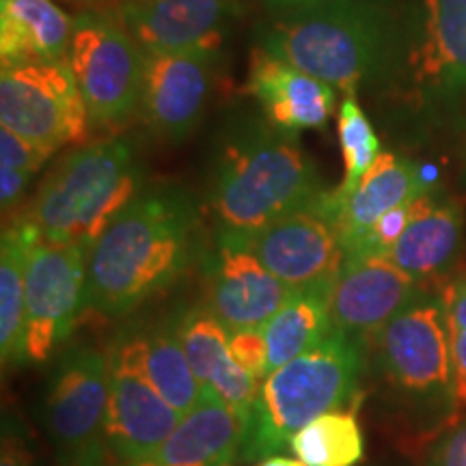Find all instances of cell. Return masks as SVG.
<instances>
[{
	"label": "cell",
	"instance_id": "obj_35",
	"mask_svg": "<svg viewBox=\"0 0 466 466\" xmlns=\"http://www.w3.org/2000/svg\"><path fill=\"white\" fill-rule=\"evenodd\" d=\"M442 305H445L447 322L453 329L466 330V275L453 277L442 285L439 291Z\"/></svg>",
	"mask_w": 466,
	"mask_h": 466
},
{
	"label": "cell",
	"instance_id": "obj_10",
	"mask_svg": "<svg viewBox=\"0 0 466 466\" xmlns=\"http://www.w3.org/2000/svg\"><path fill=\"white\" fill-rule=\"evenodd\" d=\"M0 126L50 154L83 141L91 121L67 61L3 66Z\"/></svg>",
	"mask_w": 466,
	"mask_h": 466
},
{
	"label": "cell",
	"instance_id": "obj_1",
	"mask_svg": "<svg viewBox=\"0 0 466 466\" xmlns=\"http://www.w3.org/2000/svg\"><path fill=\"white\" fill-rule=\"evenodd\" d=\"M199 212L179 188L143 190L93 242L83 313L106 319L167 291L195 259Z\"/></svg>",
	"mask_w": 466,
	"mask_h": 466
},
{
	"label": "cell",
	"instance_id": "obj_37",
	"mask_svg": "<svg viewBox=\"0 0 466 466\" xmlns=\"http://www.w3.org/2000/svg\"><path fill=\"white\" fill-rule=\"evenodd\" d=\"M261 3H264L266 7L275 9L279 14V11H294V9L311 7V5L324 3V0H261Z\"/></svg>",
	"mask_w": 466,
	"mask_h": 466
},
{
	"label": "cell",
	"instance_id": "obj_38",
	"mask_svg": "<svg viewBox=\"0 0 466 466\" xmlns=\"http://www.w3.org/2000/svg\"><path fill=\"white\" fill-rule=\"evenodd\" d=\"M255 466H305L299 458H285V456H268L264 460H259Z\"/></svg>",
	"mask_w": 466,
	"mask_h": 466
},
{
	"label": "cell",
	"instance_id": "obj_21",
	"mask_svg": "<svg viewBox=\"0 0 466 466\" xmlns=\"http://www.w3.org/2000/svg\"><path fill=\"white\" fill-rule=\"evenodd\" d=\"M72 33L74 17L55 0H0L3 66L67 61Z\"/></svg>",
	"mask_w": 466,
	"mask_h": 466
},
{
	"label": "cell",
	"instance_id": "obj_39",
	"mask_svg": "<svg viewBox=\"0 0 466 466\" xmlns=\"http://www.w3.org/2000/svg\"><path fill=\"white\" fill-rule=\"evenodd\" d=\"M76 3H97V0H76Z\"/></svg>",
	"mask_w": 466,
	"mask_h": 466
},
{
	"label": "cell",
	"instance_id": "obj_28",
	"mask_svg": "<svg viewBox=\"0 0 466 466\" xmlns=\"http://www.w3.org/2000/svg\"><path fill=\"white\" fill-rule=\"evenodd\" d=\"M192 374L201 387H208L229 359V330L208 307H192L173 319Z\"/></svg>",
	"mask_w": 466,
	"mask_h": 466
},
{
	"label": "cell",
	"instance_id": "obj_30",
	"mask_svg": "<svg viewBox=\"0 0 466 466\" xmlns=\"http://www.w3.org/2000/svg\"><path fill=\"white\" fill-rule=\"evenodd\" d=\"M229 357L248 371L250 376L264 382L270 374V363H268V346L261 329L240 330V333L229 335Z\"/></svg>",
	"mask_w": 466,
	"mask_h": 466
},
{
	"label": "cell",
	"instance_id": "obj_7",
	"mask_svg": "<svg viewBox=\"0 0 466 466\" xmlns=\"http://www.w3.org/2000/svg\"><path fill=\"white\" fill-rule=\"evenodd\" d=\"M391 83L417 110L466 100V0H417L401 26Z\"/></svg>",
	"mask_w": 466,
	"mask_h": 466
},
{
	"label": "cell",
	"instance_id": "obj_19",
	"mask_svg": "<svg viewBox=\"0 0 466 466\" xmlns=\"http://www.w3.org/2000/svg\"><path fill=\"white\" fill-rule=\"evenodd\" d=\"M244 436L242 419L209 387L173 434L149 456L126 466H236Z\"/></svg>",
	"mask_w": 466,
	"mask_h": 466
},
{
	"label": "cell",
	"instance_id": "obj_32",
	"mask_svg": "<svg viewBox=\"0 0 466 466\" xmlns=\"http://www.w3.org/2000/svg\"><path fill=\"white\" fill-rule=\"evenodd\" d=\"M423 466H466V415L430 445Z\"/></svg>",
	"mask_w": 466,
	"mask_h": 466
},
{
	"label": "cell",
	"instance_id": "obj_26",
	"mask_svg": "<svg viewBox=\"0 0 466 466\" xmlns=\"http://www.w3.org/2000/svg\"><path fill=\"white\" fill-rule=\"evenodd\" d=\"M289 450L305 466H357L365 439L354 412L330 410L294 434Z\"/></svg>",
	"mask_w": 466,
	"mask_h": 466
},
{
	"label": "cell",
	"instance_id": "obj_14",
	"mask_svg": "<svg viewBox=\"0 0 466 466\" xmlns=\"http://www.w3.org/2000/svg\"><path fill=\"white\" fill-rule=\"evenodd\" d=\"M184 415H179L138 365L126 346L116 341L108 350V410L106 439L115 466L134 464L162 445Z\"/></svg>",
	"mask_w": 466,
	"mask_h": 466
},
{
	"label": "cell",
	"instance_id": "obj_2",
	"mask_svg": "<svg viewBox=\"0 0 466 466\" xmlns=\"http://www.w3.org/2000/svg\"><path fill=\"white\" fill-rule=\"evenodd\" d=\"M400 35L384 0H324L279 11L259 28V48L348 96L391 78Z\"/></svg>",
	"mask_w": 466,
	"mask_h": 466
},
{
	"label": "cell",
	"instance_id": "obj_5",
	"mask_svg": "<svg viewBox=\"0 0 466 466\" xmlns=\"http://www.w3.org/2000/svg\"><path fill=\"white\" fill-rule=\"evenodd\" d=\"M365 359V343L335 329L316 348L272 370L244 423L238 464L275 456L313 419L352 404Z\"/></svg>",
	"mask_w": 466,
	"mask_h": 466
},
{
	"label": "cell",
	"instance_id": "obj_23",
	"mask_svg": "<svg viewBox=\"0 0 466 466\" xmlns=\"http://www.w3.org/2000/svg\"><path fill=\"white\" fill-rule=\"evenodd\" d=\"M143 376L154 384L156 391L171 404L179 415L188 412L201 401V384L192 374V367L179 341L175 322L141 329L119 339Z\"/></svg>",
	"mask_w": 466,
	"mask_h": 466
},
{
	"label": "cell",
	"instance_id": "obj_31",
	"mask_svg": "<svg viewBox=\"0 0 466 466\" xmlns=\"http://www.w3.org/2000/svg\"><path fill=\"white\" fill-rule=\"evenodd\" d=\"M50 156V151L37 147V145L0 126V168L35 175Z\"/></svg>",
	"mask_w": 466,
	"mask_h": 466
},
{
	"label": "cell",
	"instance_id": "obj_25",
	"mask_svg": "<svg viewBox=\"0 0 466 466\" xmlns=\"http://www.w3.org/2000/svg\"><path fill=\"white\" fill-rule=\"evenodd\" d=\"M270 371L322 343L335 330L330 291H296L264 326Z\"/></svg>",
	"mask_w": 466,
	"mask_h": 466
},
{
	"label": "cell",
	"instance_id": "obj_4",
	"mask_svg": "<svg viewBox=\"0 0 466 466\" xmlns=\"http://www.w3.org/2000/svg\"><path fill=\"white\" fill-rule=\"evenodd\" d=\"M143 171L127 141L108 138L72 149L50 168L15 220L39 240L86 247L141 195Z\"/></svg>",
	"mask_w": 466,
	"mask_h": 466
},
{
	"label": "cell",
	"instance_id": "obj_40",
	"mask_svg": "<svg viewBox=\"0 0 466 466\" xmlns=\"http://www.w3.org/2000/svg\"><path fill=\"white\" fill-rule=\"evenodd\" d=\"M464 175H466V173H464Z\"/></svg>",
	"mask_w": 466,
	"mask_h": 466
},
{
	"label": "cell",
	"instance_id": "obj_9",
	"mask_svg": "<svg viewBox=\"0 0 466 466\" xmlns=\"http://www.w3.org/2000/svg\"><path fill=\"white\" fill-rule=\"evenodd\" d=\"M67 66L91 126L115 127L138 113L145 52L115 15L85 11L74 17Z\"/></svg>",
	"mask_w": 466,
	"mask_h": 466
},
{
	"label": "cell",
	"instance_id": "obj_12",
	"mask_svg": "<svg viewBox=\"0 0 466 466\" xmlns=\"http://www.w3.org/2000/svg\"><path fill=\"white\" fill-rule=\"evenodd\" d=\"M86 247L35 238L26 259V363H48L83 313Z\"/></svg>",
	"mask_w": 466,
	"mask_h": 466
},
{
	"label": "cell",
	"instance_id": "obj_3",
	"mask_svg": "<svg viewBox=\"0 0 466 466\" xmlns=\"http://www.w3.org/2000/svg\"><path fill=\"white\" fill-rule=\"evenodd\" d=\"M329 190L296 134L250 121L227 138L217 162L209 209L220 233H248L316 206Z\"/></svg>",
	"mask_w": 466,
	"mask_h": 466
},
{
	"label": "cell",
	"instance_id": "obj_34",
	"mask_svg": "<svg viewBox=\"0 0 466 466\" xmlns=\"http://www.w3.org/2000/svg\"><path fill=\"white\" fill-rule=\"evenodd\" d=\"M453 363V408L456 419L466 412V330L450 326Z\"/></svg>",
	"mask_w": 466,
	"mask_h": 466
},
{
	"label": "cell",
	"instance_id": "obj_13",
	"mask_svg": "<svg viewBox=\"0 0 466 466\" xmlns=\"http://www.w3.org/2000/svg\"><path fill=\"white\" fill-rule=\"evenodd\" d=\"M220 46L145 55L143 96L138 115L156 137L184 141L208 106Z\"/></svg>",
	"mask_w": 466,
	"mask_h": 466
},
{
	"label": "cell",
	"instance_id": "obj_24",
	"mask_svg": "<svg viewBox=\"0 0 466 466\" xmlns=\"http://www.w3.org/2000/svg\"><path fill=\"white\" fill-rule=\"evenodd\" d=\"M37 233L14 220L0 244V360L5 370L26 363V259Z\"/></svg>",
	"mask_w": 466,
	"mask_h": 466
},
{
	"label": "cell",
	"instance_id": "obj_20",
	"mask_svg": "<svg viewBox=\"0 0 466 466\" xmlns=\"http://www.w3.org/2000/svg\"><path fill=\"white\" fill-rule=\"evenodd\" d=\"M428 188L421 177V165L401 158L393 151H382L374 167L365 173L357 188L346 199H333V190L329 192V208L339 231L343 250L357 244L376 220L389 209L415 201Z\"/></svg>",
	"mask_w": 466,
	"mask_h": 466
},
{
	"label": "cell",
	"instance_id": "obj_18",
	"mask_svg": "<svg viewBox=\"0 0 466 466\" xmlns=\"http://www.w3.org/2000/svg\"><path fill=\"white\" fill-rule=\"evenodd\" d=\"M248 91L261 104L266 119L289 134L326 126L337 106L333 86L261 48H255L250 63Z\"/></svg>",
	"mask_w": 466,
	"mask_h": 466
},
{
	"label": "cell",
	"instance_id": "obj_27",
	"mask_svg": "<svg viewBox=\"0 0 466 466\" xmlns=\"http://www.w3.org/2000/svg\"><path fill=\"white\" fill-rule=\"evenodd\" d=\"M337 132H339L343 168H346L339 188L333 190V199L339 201L357 188L365 173L374 167L382 149L370 116L360 108L357 93H348L341 100L339 115H337Z\"/></svg>",
	"mask_w": 466,
	"mask_h": 466
},
{
	"label": "cell",
	"instance_id": "obj_11",
	"mask_svg": "<svg viewBox=\"0 0 466 466\" xmlns=\"http://www.w3.org/2000/svg\"><path fill=\"white\" fill-rule=\"evenodd\" d=\"M329 192L316 206L296 209L261 229L229 236L289 289L333 291L346 250L330 214Z\"/></svg>",
	"mask_w": 466,
	"mask_h": 466
},
{
	"label": "cell",
	"instance_id": "obj_15",
	"mask_svg": "<svg viewBox=\"0 0 466 466\" xmlns=\"http://www.w3.org/2000/svg\"><path fill=\"white\" fill-rule=\"evenodd\" d=\"M296 291L279 281L247 247L220 233L208 261V309L229 330L264 329Z\"/></svg>",
	"mask_w": 466,
	"mask_h": 466
},
{
	"label": "cell",
	"instance_id": "obj_6",
	"mask_svg": "<svg viewBox=\"0 0 466 466\" xmlns=\"http://www.w3.org/2000/svg\"><path fill=\"white\" fill-rule=\"evenodd\" d=\"M371 367L389 400L412 421L447 425L453 408L451 337L439 294H421L367 343Z\"/></svg>",
	"mask_w": 466,
	"mask_h": 466
},
{
	"label": "cell",
	"instance_id": "obj_22",
	"mask_svg": "<svg viewBox=\"0 0 466 466\" xmlns=\"http://www.w3.org/2000/svg\"><path fill=\"white\" fill-rule=\"evenodd\" d=\"M464 212L456 201L428 192L415 218L384 258L419 283L428 281L453 264L464 240Z\"/></svg>",
	"mask_w": 466,
	"mask_h": 466
},
{
	"label": "cell",
	"instance_id": "obj_17",
	"mask_svg": "<svg viewBox=\"0 0 466 466\" xmlns=\"http://www.w3.org/2000/svg\"><path fill=\"white\" fill-rule=\"evenodd\" d=\"M236 0H121L115 11L145 55L220 46Z\"/></svg>",
	"mask_w": 466,
	"mask_h": 466
},
{
	"label": "cell",
	"instance_id": "obj_36",
	"mask_svg": "<svg viewBox=\"0 0 466 466\" xmlns=\"http://www.w3.org/2000/svg\"><path fill=\"white\" fill-rule=\"evenodd\" d=\"M33 175L22 171H11V168H0V206H3V214L20 206L22 197H25L26 186L31 184Z\"/></svg>",
	"mask_w": 466,
	"mask_h": 466
},
{
	"label": "cell",
	"instance_id": "obj_8",
	"mask_svg": "<svg viewBox=\"0 0 466 466\" xmlns=\"http://www.w3.org/2000/svg\"><path fill=\"white\" fill-rule=\"evenodd\" d=\"M108 352L69 343L58 354L44 404L56 466H106Z\"/></svg>",
	"mask_w": 466,
	"mask_h": 466
},
{
	"label": "cell",
	"instance_id": "obj_29",
	"mask_svg": "<svg viewBox=\"0 0 466 466\" xmlns=\"http://www.w3.org/2000/svg\"><path fill=\"white\" fill-rule=\"evenodd\" d=\"M425 195H428V192H425ZM425 195L417 197L415 201L404 203V206L389 209L387 214H382V217L376 220V225L371 227L357 244H352V247L346 250V258H352V255H387L389 248L400 240L401 233H404L406 227L410 225V220L415 218Z\"/></svg>",
	"mask_w": 466,
	"mask_h": 466
},
{
	"label": "cell",
	"instance_id": "obj_16",
	"mask_svg": "<svg viewBox=\"0 0 466 466\" xmlns=\"http://www.w3.org/2000/svg\"><path fill=\"white\" fill-rule=\"evenodd\" d=\"M421 291L417 279L384 255H352L343 261L330 291L333 326L367 346Z\"/></svg>",
	"mask_w": 466,
	"mask_h": 466
},
{
	"label": "cell",
	"instance_id": "obj_33",
	"mask_svg": "<svg viewBox=\"0 0 466 466\" xmlns=\"http://www.w3.org/2000/svg\"><path fill=\"white\" fill-rule=\"evenodd\" d=\"M0 466H39L25 428H22V423L14 415L3 417Z\"/></svg>",
	"mask_w": 466,
	"mask_h": 466
}]
</instances>
